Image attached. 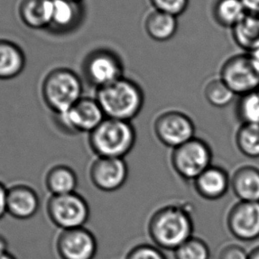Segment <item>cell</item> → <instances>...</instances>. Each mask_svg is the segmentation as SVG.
<instances>
[{
    "label": "cell",
    "mask_w": 259,
    "mask_h": 259,
    "mask_svg": "<svg viewBox=\"0 0 259 259\" xmlns=\"http://www.w3.org/2000/svg\"><path fill=\"white\" fill-rule=\"evenodd\" d=\"M194 220L187 206L169 203L160 207L148 220V233L162 250L174 251L194 234Z\"/></svg>",
    "instance_id": "6da1fadb"
},
{
    "label": "cell",
    "mask_w": 259,
    "mask_h": 259,
    "mask_svg": "<svg viewBox=\"0 0 259 259\" xmlns=\"http://www.w3.org/2000/svg\"><path fill=\"white\" fill-rule=\"evenodd\" d=\"M94 98L104 112L106 118L132 122L144 107L145 94L142 87L125 76L97 89Z\"/></svg>",
    "instance_id": "7a4b0ae2"
},
{
    "label": "cell",
    "mask_w": 259,
    "mask_h": 259,
    "mask_svg": "<svg viewBox=\"0 0 259 259\" xmlns=\"http://www.w3.org/2000/svg\"><path fill=\"white\" fill-rule=\"evenodd\" d=\"M137 140L132 122L105 118L88 134V144L97 157L124 158L134 149Z\"/></svg>",
    "instance_id": "3957f363"
},
{
    "label": "cell",
    "mask_w": 259,
    "mask_h": 259,
    "mask_svg": "<svg viewBox=\"0 0 259 259\" xmlns=\"http://www.w3.org/2000/svg\"><path fill=\"white\" fill-rule=\"evenodd\" d=\"M83 82L72 69L56 68L45 76L41 84L44 103L54 115L72 108L83 96Z\"/></svg>",
    "instance_id": "277c9868"
},
{
    "label": "cell",
    "mask_w": 259,
    "mask_h": 259,
    "mask_svg": "<svg viewBox=\"0 0 259 259\" xmlns=\"http://www.w3.org/2000/svg\"><path fill=\"white\" fill-rule=\"evenodd\" d=\"M212 150L208 142L194 137L172 149L170 164L180 179L187 182H194L197 177L212 165Z\"/></svg>",
    "instance_id": "5b68a950"
},
{
    "label": "cell",
    "mask_w": 259,
    "mask_h": 259,
    "mask_svg": "<svg viewBox=\"0 0 259 259\" xmlns=\"http://www.w3.org/2000/svg\"><path fill=\"white\" fill-rule=\"evenodd\" d=\"M47 214L51 222L60 230L85 226L90 218V207L81 194L51 195L47 202Z\"/></svg>",
    "instance_id": "8992f818"
},
{
    "label": "cell",
    "mask_w": 259,
    "mask_h": 259,
    "mask_svg": "<svg viewBox=\"0 0 259 259\" xmlns=\"http://www.w3.org/2000/svg\"><path fill=\"white\" fill-rule=\"evenodd\" d=\"M219 76L238 97L259 89V68L248 53L227 59Z\"/></svg>",
    "instance_id": "52a82bcc"
},
{
    "label": "cell",
    "mask_w": 259,
    "mask_h": 259,
    "mask_svg": "<svg viewBox=\"0 0 259 259\" xmlns=\"http://www.w3.org/2000/svg\"><path fill=\"white\" fill-rule=\"evenodd\" d=\"M82 71L87 82L97 90L124 76V65L114 51L99 48L87 54Z\"/></svg>",
    "instance_id": "ba28073f"
},
{
    "label": "cell",
    "mask_w": 259,
    "mask_h": 259,
    "mask_svg": "<svg viewBox=\"0 0 259 259\" xmlns=\"http://www.w3.org/2000/svg\"><path fill=\"white\" fill-rule=\"evenodd\" d=\"M56 116V123L67 134H89L106 116L95 98L83 97L72 108Z\"/></svg>",
    "instance_id": "9c48e42d"
},
{
    "label": "cell",
    "mask_w": 259,
    "mask_h": 259,
    "mask_svg": "<svg viewBox=\"0 0 259 259\" xmlns=\"http://www.w3.org/2000/svg\"><path fill=\"white\" fill-rule=\"evenodd\" d=\"M155 137L167 148H179L195 136V124L189 115L180 110H167L156 116L153 124Z\"/></svg>",
    "instance_id": "30bf717a"
},
{
    "label": "cell",
    "mask_w": 259,
    "mask_h": 259,
    "mask_svg": "<svg viewBox=\"0 0 259 259\" xmlns=\"http://www.w3.org/2000/svg\"><path fill=\"white\" fill-rule=\"evenodd\" d=\"M55 250L60 259H94L97 239L84 227L61 230L55 239Z\"/></svg>",
    "instance_id": "8fae6325"
},
{
    "label": "cell",
    "mask_w": 259,
    "mask_h": 259,
    "mask_svg": "<svg viewBox=\"0 0 259 259\" xmlns=\"http://www.w3.org/2000/svg\"><path fill=\"white\" fill-rule=\"evenodd\" d=\"M88 175L98 190L111 193L124 186L129 168L124 158L96 157L90 164Z\"/></svg>",
    "instance_id": "7c38bea8"
},
{
    "label": "cell",
    "mask_w": 259,
    "mask_h": 259,
    "mask_svg": "<svg viewBox=\"0 0 259 259\" xmlns=\"http://www.w3.org/2000/svg\"><path fill=\"white\" fill-rule=\"evenodd\" d=\"M227 227L235 239L253 241L259 238V202L238 201L227 215Z\"/></svg>",
    "instance_id": "4fadbf2b"
},
{
    "label": "cell",
    "mask_w": 259,
    "mask_h": 259,
    "mask_svg": "<svg viewBox=\"0 0 259 259\" xmlns=\"http://www.w3.org/2000/svg\"><path fill=\"white\" fill-rule=\"evenodd\" d=\"M39 195L26 184H15L8 187L7 211L15 220H30L39 210Z\"/></svg>",
    "instance_id": "5bb4252c"
},
{
    "label": "cell",
    "mask_w": 259,
    "mask_h": 259,
    "mask_svg": "<svg viewBox=\"0 0 259 259\" xmlns=\"http://www.w3.org/2000/svg\"><path fill=\"white\" fill-rule=\"evenodd\" d=\"M82 2L72 0H54L50 25L47 30L56 35H65L76 30L83 22Z\"/></svg>",
    "instance_id": "9a60e30c"
},
{
    "label": "cell",
    "mask_w": 259,
    "mask_h": 259,
    "mask_svg": "<svg viewBox=\"0 0 259 259\" xmlns=\"http://www.w3.org/2000/svg\"><path fill=\"white\" fill-rule=\"evenodd\" d=\"M193 184L194 191L201 198L217 201L223 198L230 189V176L222 167L212 164L197 177Z\"/></svg>",
    "instance_id": "2e32d148"
},
{
    "label": "cell",
    "mask_w": 259,
    "mask_h": 259,
    "mask_svg": "<svg viewBox=\"0 0 259 259\" xmlns=\"http://www.w3.org/2000/svg\"><path fill=\"white\" fill-rule=\"evenodd\" d=\"M230 188L238 201L259 202V169L243 165L234 170L230 177Z\"/></svg>",
    "instance_id": "e0dca14e"
},
{
    "label": "cell",
    "mask_w": 259,
    "mask_h": 259,
    "mask_svg": "<svg viewBox=\"0 0 259 259\" xmlns=\"http://www.w3.org/2000/svg\"><path fill=\"white\" fill-rule=\"evenodd\" d=\"M54 0H21L18 16L29 29H47L50 25Z\"/></svg>",
    "instance_id": "ac0fdd59"
},
{
    "label": "cell",
    "mask_w": 259,
    "mask_h": 259,
    "mask_svg": "<svg viewBox=\"0 0 259 259\" xmlns=\"http://www.w3.org/2000/svg\"><path fill=\"white\" fill-rule=\"evenodd\" d=\"M26 56L17 44L0 38V80H10L25 69Z\"/></svg>",
    "instance_id": "d6986e66"
},
{
    "label": "cell",
    "mask_w": 259,
    "mask_h": 259,
    "mask_svg": "<svg viewBox=\"0 0 259 259\" xmlns=\"http://www.w3.org/2000/svg\"><path fill=\"white\" fill-rule=\"evenodd\" d=\"M179 27L178 17L153 9L144 21L145 31L152 40L167 42L176 35Z\"/></svg>",
    "instance_id": "ffe728a7"
},
{
    "label": "cell",
    "mask_w": 259,
    "mask_h": 259,
    "mask_svg": "<svg viewBox=\"0 0 259 259\" xmlns=\"http://www.w3.org/2000/svg\"><path fill=\"white\" fill-rule=\"evenodd\" d=\"M77 185L76 171L66 164L52 166L45 175V186L51 195L71 194L76 192Z\"/></svg>",
    "instance_id": "44dd1931"
},
{
    "label": "cell",
    "mask_w": 259,
    "mask_h": 259,
    "mask_svg": "<svg viewBox=\"0 0 259 259\" xmlns=\"http://www.w3.org/2000/svg\"><path fill=\"white\" fill-rule=\"evenodd\" d=\"M234 43L244 53L250 54L259 47V16L247 14L232 29Z\"/></svg>",
    "instance_id": "7402d4cb"
},
{
    "label": "cell",
    "mask_w": 259,
    "mask_h": 259,
    "mask_svg": "<svg viewBox=\"0 0 259 259\" xmlns=\"http://www.w3.org/2000/svg\"><path fill=\"white\" fill-rule=\"evenodd\" d=\"M212 16L219 25L232 29L247 15L241 0H215Z\"/></svg>",
    "instance_id": "603a6c76"
},
{
    "label": "cell",
    "mask_w": 259,
    "mask_h": 259,
    "mask_svg": "<svg viewBox=\"0 0 259 259\" xmlns=\"http://www.w3.org/2000/svg\"><path fill=\"white\" fill-rule=\"evenodd\" d=\"M234 141L241 155L248 158H259V125L241 123Z\"/></svg>",
    "instance_id": "cb8c5ba5"
},
{
    "label": "cell",
    "mask_w": 259,
    "mask_h": 259,
    "mask_svg": "<svg viewBox=\"0 0 259 259\" xmlns=\"http://www.w3.org/2000/svg\"><path fill=\"white\" fill-rule=\"evenodd\" d=\"M203 94L207 102L218 108H226L236 96L220 76L214 77L206 83Z\"/></svg>",
    "instance_id": "d4e9b609"
},
{
    "label": "cell",
    "mask_w": 259,
    "mask_h": 259,
    "mask_svg": "<svg viewBox=\"0 0 259 259\" xmlns=\"http://www.w3.org/2000/svg\"><path fill=\"white\" fill-rule=\"evenodd\" d=\"M235 113L241 123L259 125V91L239 96Z\"/></svg>",
    "instance_id": "484cf974"
},
{
    "label": "cell",
    "mask_w": 259,
    "mask_h": 259,
    "mask_svg": "<svg viewBox=\"0 0 259 259\" xmlns=\"http://www.w3.org/2000/svg\"><path fill=\"white\" fill-rule=\"evenodd\" d=\"M175 259H209L210 249L204 240L192 236L173 251Z\"/></svg>",
    "instance_id": "4316f807"
},
{
    "label": "cell",
    "mask_w": 259,
    "mask_h": 259,
    "mask_svg": "<svg viewBox=\"0 0 259 259\" xmlns=\"http://www.w3.org/2000/svg\"><path fill=\"white\" fill-rule=\"evenodd\" d=\"M153 9L179 17L187 11L190 0H148Z\"/></svg>",
    "instance_id": "83f0119b"
},
{
    "label": "cell",
    "mask_w": 259,
    "mask_h": 259,
    "mask_svg": "<svg viewBox=\"0 0 259 259\" xmlns=\"http://www.w3.org/2000/svg\"><path fill=\"white\" fill-rule=\"evenodd\" d=\"M124 259H167L161 248L153 244H139L131 248Z\"/></svg>",
    "instance_id": "f1b7e54d"
},
{
    "label": "cell",
    "mask_w": 259,
    "mask_h": 259,
    "mask_svg": "<svg viewBox=\"0 0 259 259\" xmlns=\"http://www.w3.org/2000/svg\"><path fill=\"white\" fill-rule=\"evenodd\" d=\"M219 259H248V252L241 245L231 243L220 250Z\"/></svg>",
    "instance_id": "f546056e"
},
{
    "label": "cell",
    "mask_w": 259,
    "mask_h": 259,
    "mask_svg": "<svg viewBox=\"0 0 259 259\" xmlns=\"http://www.w3.org/2000/svg\"><path fill=\"white\" fill-rule=\"evenodd\" d=\"M7 195H8V187L0 181V220L4 218L7 211Z\"/></svg>",
    "instance_id": "4dcf8cb0"
},
{
    "label": "cell",
    "mask_w": 259,
    "mask_h": 259,
    "mask_svg": "<svg viewBox=\"0 0 259 259\" xmlns=\"http://www.w3.org/2000/svg\"><path fill=\"white\" fill-rule=\"evenodd\" d=\"M247 14L259 16V0H241Z\"/></svg>",
    "instance_id": "1f68e13d"
},
{
    "label": "cell",
    "mask_w": 259,
    "mask_h": 259,
    "mask_svg": "<svg viewBox=\"0 0 259 259\" xmlns=\"http://www.w3.org/2000/svg\"><path fill=\"white\" fill-rule=\"evenodd\" d=\"M9 251L8 249V241L5 236L0 234V254Z\"/></svg>",
    "instance_id": "d6a6232c"
},
{
    "label": "cell",
    "mask_w": 259,
    "mask_h": 259,
    "mask_svg": "<svg viewBox=\"0 0 259 259\" xmlns=\"http://www.w3.org/2000/svg\"><path fill=\"white\" fill-rule=\"evenodd\" d=\"M248 259H259V246L255 247L251 251L248 252Z\"/></svg>",
    "instance_id": "836d02e7"
},
{
    "label": "cell",
    "mask_w": 259,
    "mask_h": 259,
    "mask_svg": "<svg viewBox=\"0 0 259 259\" xmlns=\"http://www.w3.org/2000/svg\"><path fill=\"white\" fill-rule=\"evenodd\" d=\"M250 55H251L253 60L255 61V63L257 65V67L259 68V47L257 49H255L254 52L250 53Z\"/></svg>",
    "instance_id": "e575fe53"
},
{
    "label": "cell",
    "mask_w": 259,
    "mask_h": 259,
    "mask_svg": "<svg viewBox=\"0 0 259 259\" xmlns=\"http://www.w3.org/2000/svg\"><path fill=\"white\" fill-rule=\"evenodd\" d=\"M0 259H17L15 255H13L10 252H6L3 254H0Z\"/></svg>",
    "instance_id": "d590c367"
},
{
    "label": "cell",
    "mask_w": 259,
    "mask_h": 259,
    "mask_svg": "<svg viewBox=\"0 0 259 259\" xmlns=\"http://www.w3.org/2000/svg\"><path fill=\"white\" fill-rule=\"evenodd\" d=\"M72 1H76V2H82L83 0H72Z\"/></svg>",
    "instance_id": "8d00e7d4"
},
{
    "label": "cell",
    "mask_w": 259,
    "mask_h": 259,
    "mask_svg": "<svg viewBox=\"0 0 259 259\" xmlns=\"http://www.w3.org/2000/svg\"><path fill=\"white\" fill-rule=\"evenodd\" d=\"M258 91H259V89H258Z\"/></svg>",
    "instance_id": "74e56055"
}]
</instances>
